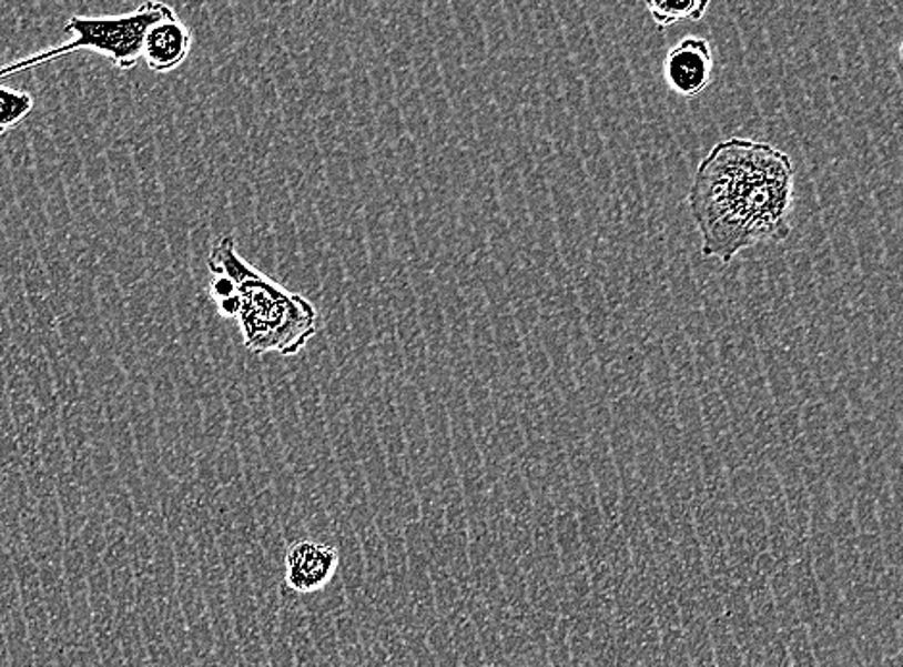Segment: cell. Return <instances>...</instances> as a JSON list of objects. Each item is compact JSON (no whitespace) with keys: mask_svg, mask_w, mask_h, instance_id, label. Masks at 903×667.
I'll use <instances>...</instances> for the list:
<instances>
[{"mask_svg":"<svg viewBox=\"0 0 903 667\" xmlns=\"http://www.w3.org/2000/svg\"><path fill=\"white\" fill-rule=\"evenodd\" d=\"M794 162L774 144L731 137L700 162L687 194L702 254L731 264L745 249L792 233Z\"/></svg>","mask_w":903,"mask_h":667,"instance_id":"obj_1","label":"cell"},{"mask_svg":"<svg viewBox=\"0 0 903 667\" xmlns=\"http://www.w3.org/2000/svg\"><path fill=\"white\" fill-rule=\"evenodd\" d=\"M210 296L215 309L239 323L252 354L294 356L317 333V310L304 294L281 287L239 254L233 235L215 241L209 256Z\"/></svg>","mask_w":903,"mask_h":667,"instance_id":"obj_2","label":"cell"},{"mask_svg":"<svg viewBox=\"0 0 903 667\" xmlns=\"http://www.w3.org/2000/svg\"><path fill=\"white\" fill-rule=\"evenodd\" d=\"M172 8L162 2H144L131 14L118 18H78L73 16L65 23V31L72 33V41L58 47V54L75 51H94L110 58L120 70H131L143 60V44L146 31L159 22Z\"/></svg>","mask_w":903,"mask_h":667,"instance_id":"obj_3","label":"cell"},{"mask_svg":"<svg viewBox=\"0 0 903 667\" xmlns=\"http://www.w3.org/2000/svg\"><path fill=\"white\" fill-rule=\"evenodd\" d=\"M713 51L708 39L689 36L671 47L663 62V78L673 93L696 99L713 81Z\"/></svg>","mask_w":903,"mask_h":667,"instance_id":"obj_4","label":"cell"},{"mask_svg":"<svg viewBox=\"0 0 903 667\" xmlns=\"http://www.w3.org/2000/svg\"><path fill=\"white\" fill-rule=\"evenodd\" d=\"M338 569L337 548L319 540H301L285 556V582L298 595H314L327 587Z\"/></svg>","mask_w":903,"mask_h":667,"instance_id":"obj_5","label":"cell"},{"mask_svg":"<svg viewBox=\"0 0 903 667\" xmlns=\"http://www.w3.org/2000/svg\"><path fill=\"white\" fill-rule=\"evenodd\" d=\"M193 44V36L170 10L159 22L152 23L143 44V62L154 73H168L185 62Z\"/></svg>","mask_w":903,"mask_h":667,"instance_id":"obj_6","label":"cell"},{"mask_svg":"<svg viewBox=\"0 0 903 667\" xmlns=\"http://www.w3.org/2000/svg\"><path fill=\"white\" fill-rule=\"evenodd\" d=\"M646 10L652 16L653 23L660 29L671 28L674 23L700 22L706 12L710 10L708 0H684V2H663V0H648Z\"/></svg>","mask_w":903,"mask_h":667,"instance_id":"obj_7","label":"cell"},{"mask_svg":"<svg viewBox=\"0 0 903 667\" xmlns=\"http://www.w3.org/2000/svg\"><path fill=\"white\" fill-rule=\"evenodd\" d=\"M35 101L26 91L0 85V137L16 130L33 112Z\"/></svg>","mask_w":903,"mask_h":667,"instance_id":"obj_8","label":"cell"},{"mask_svg":"<svg viewBox=\"0 0 903 667\" xmlns=\"http://www.w3.org/2000/svg\"><path fill=\"white\" fill-rule=\"evenodd\" d=\"M900 60H902V64H903V39H902V44H900Z\"/></svg>","mask_w":903,"mask_h":667,"instance_id":"obj_9","label":"cell"}]
</instances>
